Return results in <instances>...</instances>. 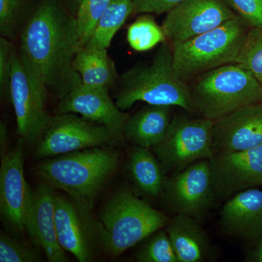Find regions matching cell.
Listing matches in <instances>:
<instances>
[{
	"instance_id": "obj_7",
	"label": "cell",
	"mask_w": 262,
	"mask_h": 262,
	"mask_svg": "<svg viewBox=\"0 0 262 262\" xmlns=\"http://www.w3.org/2000/svg\"><path fill=\"white\" fill-rule=\"evenodd\" d=\"M48 89L21 55H15L10 72L8 96L16 117L20 139L37 143L51 115L46 110Z\"/></svg>"
},
{
	"instance_id": "obj_24",
	"label": "cell",
	"mask_w": 262,
	"mask_h": 262,
	"mask_svg": "<svg viewBox=\"0 0 262 262\" xmlns=\"http://www.w3.org/2000/svg\"><path fill=\"white\" fill-rule=\"evenodd\" d=\"M165 39L163 28L149 14L141 15L127 29V42L136 51H149Z\"/></svg>"
},
{
	"instance_id": "obj_2",
	"label": "cell",
	"mask_w": 262,
	"mask_h": 262,
	"mask_svg": "<svg viewBox=\"0 0 262 262\" xmlns=\"http://www.w3.org/2000/svg\"><path fill=\"white\" fill-rule=\"evenodd\" d=\"M117 106L122 111L136 103L179 106L186 111L194 110L191 89L176 74L173 49L164 42L157 50L149 65L130 69L117 80Z\"/></svg>"
},
{
	"instance_id": "obj_3",
	"label": "cell",
	"mask_w": 262,
	"mask_h": 262,
	"mask_svg": "<svg viewBox=\"0 0 262 262\" xmlns=\"http://www.w3.org/2000/svg\"><path fill=\"white\" fill-rule=\"evenodd\" d=\"M117 163L116 151L98 146L43 161L38 165L37 173L48 185L63 191L92 209L96 196Z\"/></svg>"
},
{
	"instance_id": "obj_9",
	"label": "cell",
	"mask_w": 262,
	"mask_h": 262,
	"mask_svg": "<svg viewBox=\"0 0 262 262\" xmlns=\"http://www.w3.org/2000/svg\"><path fill=\"white\" fill-rule=\"evenodd\" d=\"M117 137L104 125L79 117L77 114H58L51 117L37 142V159H46L72 151L103 146Z\"/></svg>"
},
{
	"instance_id": "obj_33",
	"label": "cell",
	"mask_w": 262,
	"mask_h": 262,
	"mask_svg": "<svg viewBox=\"0 0 262 262\" xmlns=\"http://www.w3.org/2000/svg\"><path fill=\"white\" fill-rule=\"evenodd\" d=\"M246 261L262 262V237L254 243L253 247L248 251Z\"/></svg>"
},
{
	"instance_id": "obj_27",
	"label": "cell",
	"mask_w": 262,
	"mask_h": 262,
	"mask_svg": "<svg viewBox=\"0 0 262 262\" xmlns=\"http://www.w3.org/2000/svg\"><path fill=\"white\" fill-rule=\"evenodd\" d=\"M139 262H179L170 239L165 229L149 236L136 254Z\"/></svg>"
},
{
	"instance_id": "obj_20",
	"label": "cell",
	"mask_w": 262,
	"mask_h": 262,
	"mask_svg": "<svg viewBox=\"0 0 262 262\" xmlns=\"http://www.w3.org/2000/svg\"><path fill=\"white\" fill-rule=\"evenodd\" d=\"M171 106L150 105L129 117L124 135L136 146L152 149L163 141L169 125Z\"/></svg>"
},
{
	"instance_id": "obj_17",
	"label": "cell",
	"mask_w": 262,
	"mask_h": 262,
	"mask_svg": "<svg viewBox=\"0 0 262 262\" xmlns=\"http://www.w3.org/2000/svg\"><path fill=\"white\" fill-rule=\"evenodd\" d=\"M262 144V102L239 108L213 121L214 154L244 151Z\"/></svg>"
},
{
	"instance_id": "obj_4",
	"label": "cell",
	"mask_w": 262,
	"mask_h": 262,
	"mask_svg": "<svg viewBox=\"0 0 262 262\" xmlns=\"http://www.w3.org/2000/svg\"><path fill=\"white\" fill-rule=\"evenodd\" d=\"M168 217L128 189L110 198L100 215L101 246L115 257L149 237L168 223Z\"/></svg>"
},
{
	"instance_id": "obj_30",
	"label": "cell",
	"mask_w": 262,
	"mask_h": 262,
	"mask_svg": "<svg viewBox=\"0 0 262 262\" xmlns=\"http://www.w3.org/2000/svg\"><path fill=\"white\" fill-rule=\"evenodd\" d=\"M246 24L262 28V0H227Z\"/></svg>"
},
{
	"instance_id": "obj_13",
	"label": "cell",
	"mask_w": 262,
	"mask_h": 262,
	"mask_svg": "<svg viewBox=\"0 0 262 262\" xmlns=\"http://www.w3.org/2000/svg\"><path fill=\"white\" fill-rule=\"evenodd\" d=\"M20 143L1 157L0 168L1 218L5 225L16 233L26 232V215L32 194L24 177L23 146Z\"/></svg>"
},
{
	"instance_id": "obj_15",
	"label": "cell",
	"mask_w": 262,
	"mask_h": 262,
	"mask_svg": "<svg viewBox=\"0 0 262 262\" xmlns=\"http://www.w3.org/2000/svg\"><path fill=\"white\" fill-rule=\"evenodd\" d=\"M75 113L104 125L117 138L124 134L129 116L108 95V89L82 84L60 100L56 115Z\"/></svg>"
},
{
	"instance_id": "obj_23",
	"label": "cell",
	"mask_w": 262,
	"mask_h": 262,
	"mask_svg": "<svg viewBox=\"0 0 262 262\" xmlns=\"http://www.w3.org/2000/svg\"><path fill=\"white\" fill-rule=\"evenodd\" d=\"M134 10V0H111L87 45L107 49Z\"/></svg>"
},
{
	"instance_id": "obj_28",
	"label": "cell",
	"mask_w": 262,
	"mask_h": 262,
	"mask_svg": "<svg viewBox=\"0 0 262 262\" xmlns=\"http://www.w3.org/2000/svg\"><path fill=\"white\" fill-rule=\"evenodd\" d=\"M37 248V247H36ZM19 241L1 231L0 233V261L38 262L42 261L37 248Z\"/></svg>"
},
{
	"instance_id": "obj_22",
	"label": "cell",
	"mask_w": 262,
	"mask_h": 262,
	"mask_svg": "<svg viewBox=\"0 0 262 262\" xmlns=\"http://www.w3.org/2000/svg\"><path fill=\"white\" fill-rule=\"evenodd\" d=\"M149 149L136 146L129 155L127 168L136 187L150 196L163 192L166 179L161 163Z\"/></svg>"
},
{
	"instance_id": "obj_1",
	"label": "cell",
	"mask_w": 262,
	"mask_h": 262,
	"mask_svg": "<svg viewBox=\"0 0 262 262\" xmlns=\"http://www.w3.org/2000/svg\"><path fill=\"white\" fill-rule=\"evenodd\" d=\"M78 48L77 19L58 0H42L22 31L20 55L60 100L82 84L73 66Z\"/></svg>"
},
{
	"instance_id": "obj_10",
	"label": "cell",
	"mask_w": 262,
	"mask_h": 262,
	"mask_svg": "<svg viewBox=\"0 0 262 262\" xmlns=\"http://www.w3.org/2000/svg\"><path fill=\"white\" fill-rule=\"evenodd\" d=\"M55 216L58 241L66 252L80 262L92 261L101 237L91 208L71 196L56 194Z\"/></svg>"
},
{
	"instance_id": "obj_12",
	"label": "cell",
	"mask_w": 262,
	"mask_h": 262,
	"mask_svg": "<svg viewBox=\"0 0 262 262\" xmlns=\"http://www.w3.org/2000/svg\"><path fill=\"white\" fill-rule=\"evenodd\" d=\"M163 192L177 214L201 219L215 198L210 160H199L174 174L166 180Z\"/></svg>"
},
{
	"instance_id": "obj_26",
	"label": "cell",
	"mask_w": 262,
	"mask_h": 262,
	"mask_svg": "<svg viewBox=\"0 0 262 262\" xmlns=\"http://www.w3.org/2000/svg\"><path fill=\"white\" fill-rule=\"evenodd\" d=\"M234 63L251 72L262 85V28L248 31Z\"/></svg>"
},
{
	"instance_id": "obj_5",
	"label": "cell",
	"mask_w": 262,
	"mask_h": 262,
	"mask_svg": "<svg viewBox=\"0 0 262 262\" xmlns=\"http://www.w3.org/2000/svg\"><path fill=\"white\" fill-rule=\"evenodd\" d=\"M192 93L194 110L215 120L239 108L262 102V85L244 67L231 63L198 76Z\"/></svg>"
},
{
	"instance_id": "obj_35",
	"label": "cell",
	"mask_w": 262,
	"mask_h": 262,
	"mask_svg": "<svg viewBox=\"0 0 262 262\" xmlns=\"http://www.w3.org/2000/svg\"><path fill=\"white\" fill-rule=\"evenodd\" d=\"M81 0H73V3H75L76 5H77V6H79V5H80Z\"/></svg>"
},
{
	"instance_id": "obj_8",
	"label": "cell",
	"mask_w": 262,
	"mask_h": 262,
	"mask_svg": "<svg viewBox=\"0 0 262 262\" xmlns=\"http://www.w3.org/2000/svg\"><path fill=\"white\" fill-rule=\"evenodd\" d=\"M213 125V120L203 117L173 118L163 141L151 149L165 173H177L196 161L211 159Z\"/></svg>"
},
{
	"instance_id": "obj_29",
	"label": "cell",
	"mask_w": 262,
	"mask_h": 262,
	"mask_svg": "<svg viewBox=\"0 0 262 262\" xmlns=\"http://www.w3.org/2000/svg\"><path fill=\"white\" fill-rule=\"evenodd\" d=\"M23 0H0V32L2 37L12 38L17 28Z\"/></svg>"
},
{
	"instance_id": "obj_11",
	"label": "cell",
	"mask_w": 262,
	"mask_h": 262,
	"mask_svg": "<svg viewBox=\"0 0 262 262\" xmlns=\"http://www.w3.org/2000/svg\"><path fill=\"white\" fill-rule=\"evenodd\" d=\"M236 15L227 0H184L167 13L161 27L173 46L217 28Z\"/></svg>"
},
{
	"instance_id": "obj_19",
	"label": "cell",
	"mask_w": 262,
	"mask_h": 262,
	"mask_svg": "<svg viewBox=\"0 0 262 262\" xmlns=\"http://www.w3.org/2000/svg\"><path fill=\"white\" fill-rule=\"evenodd\" d=\"M179 262H203L211 255V246L204 229L192 217L177 214L165 229Z\"/></svg>"
},
{
	"instance_id": "obj_6",
	"label": "cell",
	"mask_w": 262,
	"mask_h": 262,
	"mask_svg": "<svg viewBox=\"0 0 262 262\" xmlns=\"http://www.w3.org/2000/svg\"><path fill=\"white\" fill-rule=\"evenodd\" d=\"M239 15L220 27L173 46V66L184 82L222 66L235 63L246 35Z\"/></svg>"
},
{
	"instance_id": "obj_21",
	"label": "cell",
	"mask_w": 262,
	"mask_h": 262,
	"mask_svg": "<svg viewBox=\"0 0 262 262\" xmlns=\"http://www.w3.org/2000/svg\"><path fill=\"white\" fill-rule=\"evenodd\" d=\"M73 66L85 85L110 89L118 80L115 63L106 48L89 45L79 47Z\"/></svg>"
},
{
	"instance_id": "obj_34",
	"label": "cell",
	"mask_w": 262,
	"mask_h": 262,
	"mask_svg": "<svg viewBox=\"0 0 262 262\" xmlns=\"http://www.w3.org/2000/svg\"><path fill=\"white\" fill-rule=\"evenodd\" d=\"M8 133H7L6 126L3 122L0 124V155L3 156L8 152L7 150V144H8Z\"/></svg>"
},
{
	"instance_id": "obj_18",
	"label": "cell",
	"mask_w": 262,
	"mask_h": 262,
	"mask_svg": "<svg viewBox=\"0 0 262 262\" xmlns=\"http://www.w3.org/2000/svg\"><path fill=\"white\" fill-rule=\"evenodd\" d=\"M220 223L226 234L256 243L262 237V191L251 188L232 196L222 207Z\"/></svg>"
},
{
	"instance_id": "obj_32",
	"label": "cell",
	"mask_w": 262,
	"mask_h": 262,
	"mask_svg": "<svg viewBox=\"0 0 262 262\" xmlns=\"http://www.w3.org/2000/svg\"><path fill=\"white\" fill-rule=\"evenodd\" d=\"M184 0H134V14L168 13Z\"/></svg>"
},
{
	"instance_id": "obj_25",
	"label": "cell",
	"mask_w": 262,
	"mask_h": 262,
	"mask_svg": "<svg viewBox=\"0 0 262 262\" xmlns=\"http://www.w3.org/2000/svg\"><path fill=\"white\" fill-rule=\"evenodd\" d=\"M110 1L111 0H81L76 17L79 47L89 43Z\"/></svg>"
},
{
	"instance_id": "obj_16",
	"label": "cell",
	"mask_w": 262,
	"mask_h": 262,
	"mask_svg": "<svg viewBox=\"0 0 262 262\" xmlns=\"http://www.w3.org/2000/svg\"><path fill=\"white\" fill-rule=\"evenodd\" d=\"M56 192L44 183L32 190L25 220V231L31 242L50 262H67L68 257L58 241L55 216Z\"/></svg>"
},
{
	"instance_id": "obj_31",
	"label": "cell",
	"mask_w": 262,
	"mask_h": 262,
	"mask_svg": "<svg viewBox=\"0 0 262 262\" xmlns=\"http://www.w3.org/2000/svg\"><path fill=\"white\" fill-rule=\"evenodd\" d=\"M16 53L8 38H0V88L2 94H8L10 72Z\"/></svg>"
},
{
	"instance_id": "obj_14",
	"label": "cell",
	"mask_w": 262,
	"mask_h": 262,
	"mask_svg": "<svg viewBox=\"0 0 262 262\" xmlns=\"http://www.w3.org/2000/svg\"><path fill=\"white\" fill-rule=\"evenodd\" d=\"M216 198L262 186V144L244 151L216 153L210 159Z\"/></svg>"
}]
</instances>
